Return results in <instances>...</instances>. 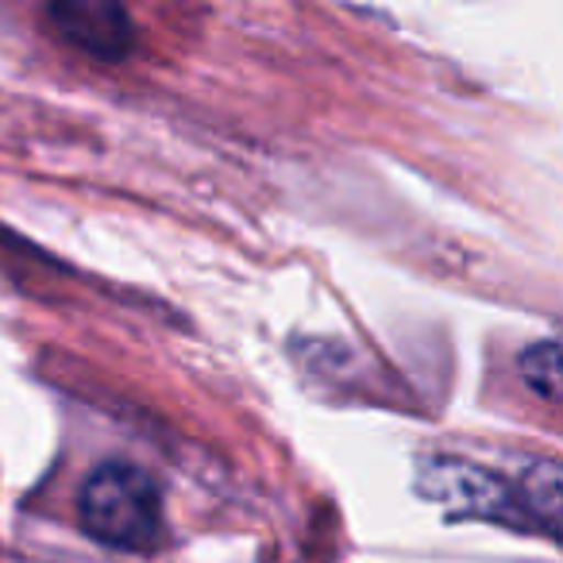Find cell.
<instances>
[{
    "instance_id": "obj_2",
    "label": "cell",
    "mask_w": 563,
    "mask_h": 563,
    "mask_svg": "<svg viewBox=\"0 0 563 563\" xmlns=\"http://www.w3.org/2000/svg\"><path fill=\"white\" fill-rule=\"evenodd\" d=\"M51 20L70 43H78L89 55L120 58L132 43V24L128 12L117 4H55Z\"/></svg>"
},
{
    "instance_id": "obj_1",
    "label": "cell",
    "mask_w": 563,
    "mask_h": 563,
    "mask_svg": "<svg viewBox=\"0 0 563 563\" xmlns=\"http://www.w3.org/2000/svg\"><path fill=\"white\" fill-rule=\"evenodd\" d=\"M78 514L89 537L120 552H155L166 537L163 490L135 463H101L81 486Z\"/></svg>"
},
{
    "instance_id": "obj_3",
    "label": "cell",
    "mask_w": 563,
    "mask_h": 563,
    "mask_svg": "<svg viewBox=\"0 0 563 563\" xmlns=\"http://www.w3.org/2000/svg\"><path fill=\"white\" fill-rule=\"evenodd\" d=\"M517 367H521V378L532 394H540L544 401L560 398V344L555 340H540V344L525 347Z\"/></svg>"
}]
</instances>
